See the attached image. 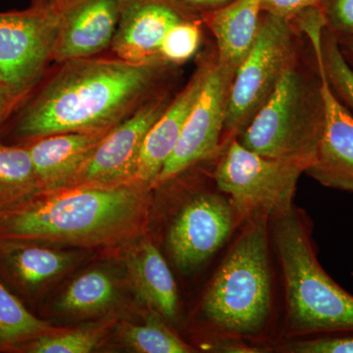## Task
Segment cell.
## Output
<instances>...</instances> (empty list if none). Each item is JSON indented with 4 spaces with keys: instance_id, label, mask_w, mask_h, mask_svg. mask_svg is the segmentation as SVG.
Here are the masks:
<instances>
[{
    "instance_id": "1",
    "label": "cell",
    "mask_w": 353,
    "mask_h": 353,
    "mask_svg": "<svg viewBox=\"0 0 353 353\" xmlns=\"http://www.w3.org/2000/svg\"><path fill=\"white\" fill-rule=\"evenodd\" d=\"M62 64L18 106L9 132L18 143L64 132L110 131L152 94L168 65L94 57Z\"/></svg>"
},
{
    "instance_id": "2",
    "label": "cell",
    "mask_w": 353,
    "mask_h": 353,
    "mask_svg": "<svg viewBox=\"0 0 353 353\" xmlns=\"http://www.w3.org/2000/svg\"><path fill=\"white\" fill-rule=\"evenodd\" d=\"M150 189L134 182L43 190L0 209V239L83 248L136 240L148 223Z\"/></svg>"
},
{
    "instance_id": "3",
    "label": "cell",
    "mask_w": 353,
    "mask_h": 353,
    "mask_svg": "<svg viewBox=\"0 0 353 353\" xmlns=\"http://www.w3.org/2000/svg\"><path fill=\"white\" fill-rule=\"evenodd\" d=\"M272 222L284 275L288 328L296 334H353V296L322 268L303 218L292 208Z\"/></svg>"
},
{
    "instance_id": "4",
    "label": "cell",
    "mask_w": 353,
    "mask_h": 353,
    "mask_svg": "<svg viewBox=\"0 0 353 353\" xmlns=\"http://www.w3.org/2000/svg\"><path fill=\"white\" fill-rule=\"evenodd\" d=\"M324 125L317 64L311 72L299 65L296 58L270 99L236 139L257 154L301 165L306 171L319 148Z\"/></svg>"
},
{
    "instance_id": "5",
    "label": "cell",
    "mask_w": 353,
    "mask_h": 353,
    "mask_svg": "<svg viewBox=\"0 0 353 353\" xmlns=\"http://www.w3.org/2000/svg\"><path fill=\"white\" fill-rule=\"evenodd\" d=\"M267 220L253 216L209 285L201 310L218 328L241 336L260 331L271 310Z\"/></svg>"
},
{
    "instance_id": "6",
    "label": "cell",
    "mask_w": 353,
    "mask_h": 353,
    "mask_svg": "<svg viewBox=\"0 0 353 353\" xmlns=\"http://www.w3.org/2000/svg\"><path fill=\"white\" fill-rule=\"evenodd\" d=\"M68 0H32L23 10L0 12V80L25 99L52 60Z\"/></svg>"
},
{
    "instance_id": "7",
    "label": "cell",
    "mask_w": 353,
    "mask_h": 353,
    "mask_svg": "<svg viewBox=\"0 0 353 353\" xmlns=\"http://www.w3.org/2000/svg\"><path fill=\"white\" fill-rule=\"evenodd\" d=\"M301 165L262 157L232 139L215 171L217 187L241 218H275L292 208Z\"/></svg>"
},
{
    "instance_id": "8",
    "label": "cell",
    "mask_w": 353,
    "mask_h": 353,
    "mask_svg": "<svg viewBox=\"0 0 353 353\" xmlns=\"http://www.w3.org/2000/svg\"><path fill=\"white\" fill-rule=\"evenodd\" d=\"M296 58L289 21L265 13L252 50L232 81L223 132L234 139L248 127Z\"/></svg>"
},
{
    "instance_id": "9",
    "label": "cell",
    "mask_w": 353,
    "mask_h": 353,
    "mask_svg": "<svg viewBox=\"0 0 353 353\" xmlns=\"http://www.w3.org/2000/svg\"><path fill=\"white\" fill-rule=\"evenodd\" d=\"M234 74L209 61L199 97L185 120L178 143L162 167L154 185L172 179L213 154L224 132L228 97Z\"/></svg>"
},
{
    "instance_id": "10",
    "label": "cell",
    "mask_w": 353,
    "mask_h": 353,
    "mask_svg": "<svg viewBox=\"0 0 353 353\" xmlns=\"http://www.w3.org/2000/svg\"><path fill=\"white\" fill-rule=\"evenodd\" d=\"M169 103L167 95H150L129 117L108 132L64 188L134 183L146 134Z\"/></svg>"
},
{
    "instance_id": "11",
    "label": "cell",
    "mask_w": 353,
    "mask_h": 353,
    "mask_svg": "<svg viewBox=\"0 0 353 353\" xmlns=\"http://www.w3.org/2000/svg\"><path fill=\"white\" fill-rule=\"evenodd\" d=\"M236 215L230 199L220 194L204 192L190 199L167 236L176 268L188 274L208 261L229 239Z\"/></svg>"
},
{
    "instance_id": "12",
    "label": "cell",
    "mask_w": 353,
    "mask_h": 353,
    "mask_svg": "<svg viewBox=\"0 0 353 353\" xmlns=\"http://www.w3.org/2000/svg\"><path fill=\"white\" fill-rule=\"evenodd\" d=\"M314 58L321 78L325 125L305 173L324 187L353 194V116L330 87L319 58Z\"/></svg>"
},
{
    "instance_id": "13",
    "label": "cell",
    "mask_w": 353,
    "mask_h": 353,
    "mask_svg": "<svg viewBox=\"0 0 353 353\" xmlns=\"http://www.w3.org/2000/svg\"><path fill=\"white\" fill-rule=\"evenodd\" d=\"M124 0H68L52 60L92 57L111 46Z\"/></svg>"
},
{
    "instance_id": "14",
    "label": "cell",
    "mask_w": 353,
    "mask_h": 353,
    "mask_svg": "<svg viewBox=\"0 0 353 353\" xmlns=\"http://www.w3.org/2000/svg\"><path fill=\"white\" fill-rule=\"evenodd\" d=\"M183 18L168 0H124L110 48L116 57L132 63L160 59L164 37Z\"/></svg>"
},
{
    "instance_id": "15",
    "label": "cell",
    "mask_w": 353,
    "mask_h": 353,
    "mask_svg": "<svg viewBox=\"0 0 353 353\" xmlns=\"http://www.w3.org/2000/svg\"><path fill=\"white\" fill-rule=\"evenodd\" d=\"M74 252L39 241L0 239V282L32 299L75 264Z\"/></svg>"
},
{
    "instance_id": "16",
    "label": "cell",
    "mask_w": 353,
    "mask_h": 353,
    "mask_svg": "<svg viewBox=\"0 0 353 353\" xmlns=\"http://www.w3.org/2000/svg\"><path fill=\"white\" fill-rule=\"evenodd\" d=\"M209 61L194 72L190 82L150 128L141 146L132 182L154 187L157 176L178 143L185 120L201 92Z\"/></svg>"
},
{
    "instance_id": "17",
    "label": "cell",
    "mask_w": 353,
    "mask_h": 353,
    "mask_svg": "<svg viewBox=\"0 0 353 353\" xmlns=\"http://www.w3.org/2000/svg\"><path fill=\"white\" fill-rule=\"evenodd\" d=\"M108 132H64L24 143L43 190L66 187Z\"/></svg>"
},
{
    "instance_id": "18",
    "label": "cell",
    "mask_w": 353,
    "mask_h": 353,
    "mask_svg": "<svg viewBox=\"0 0 353 353\" xmlns=\"http://www.w3.org/2000/svg\"><path fill=\"white\" fill-rule=\"evenodd\" d=\"M128 275L139 301L169 321L178 314V290L170 268L150 240H141L125 256Z\"/></svg>"
},
{
    "instance_id": "19",
    "label": "cell",
    "mask_w": 353,
    "mask_h": 353,
    "mask_svg": "<svg viewBox=\"0 0 353 353\" xmlns=\"http://www.w3.org/2000/svg\"><path fill=\"white\" fill-rule=\"evenodd\" d=\"M261 1L233 0L206 17L217 46L216 60L231 73L236 74L259 34Z\"/></svg>"
},
{
    "instance_id": "20",
    "label": "cell",
    "mask_w": 353,
    "mask_h": 353,
    "mask_svg": "<svg viewBox=\"0 0 353 353\" xmlns=\"http://www.w3.org/2000/svg\"><path fill=\"white\" fill-rule=\"evenodd\" d=\"M301 27L307 34L313 53L321 62L330 87L343 103L353 109V69L336 34L327 28L321 9H309L301 13Z\"/></svg>"
},
{
    "instance_id": "21",
    "label": "cell",
    "mask_w": 353,
    "mask_h": 353,
    "mask_svg": "<svg viewBox=\"0 0 353 353\" xmlns=\"http://www.w3.org/2000/svg\"><path fill=\"white\" fill-rule=\"evenodd\" d=\"M119 296L116 279L109 272L92 269L74 279L58 299L60 312L76 317L101 314Z\"/></svg>"
},
{
    "instance_id": "22",
    "label": "cell",
    "mask_w": 353,
    "mask_h": 353,
    "mask_svg": "<svg viewBox=\"0 0 353 353\" xmlns=\"http://www.w3.org/2000/svg\"><path fill=\"white\" fill-rule=\"evenodd\" d=\"M41 192L43 188L27 145L0 143V209Z\"/></svg>"
},
{
    "instance_id": "23",
    "label": "cell",
    "mask_w": 353,
    "mask_h": 353,
    "mask_svg": "<svg viewBox=\"0 0 353 353\" xmlns=\"http://www.w3.org/2000/svg\"><path fill=\"white\" fill-rule=\"evenodd\" d=\"M57 329L32 314L20 297L0 282V352H9L21 343Z\"/></svg>"
},
{
    "instance_id": "24",
    "label": "cell",
    "mask_w": 353,
    "mask_h": 353,
    "mask_svg": "<svg viewBox=\"0 0 353 353\" xmlns=\"http://www.w3.org/2000/svg\"><path fill=\"white\" fill-rule=\"evenodd\" d=\"M162 316L154 310L143 324L123 323L118 328V339L125 347L139 353H190L192 348L165 326ZM163 318V317H162Z\"/></svg>"
},
{
    "instance_id": "25",
    "label": "cell",
    "mask_w": 353,
    "mask_h": 353,
    "mask_svg": "<svg viewBox=\"0 0 353 353\" xmlns=\"http://www.w3.org/2000/svg\"><path fill=\"white\" fill-rule=\"evenodd\" d=\"M108 324L77 329H57L52 333L32 339L9 352L24 353H88L99 347L108 333Z\"/></svg>"
},
{
    "instance_id": "26",
    "label": "cell",
    "mask_w": 353,
    "mask_h": 353,
    "mask_svg": "<svg viewBox=\"0 0 353 353\" xmlns=\"http://www.w3.org/2000/svg\"><path fill=\"white\" fill-rule=\"evenodd\" d=\"M201 43V26L183 18L169 30L159 48V58L168 64L180 65L194 57Z\"/></svg>"
},
{
    "instance_id": "27",
    "label": "cell",
    "mask_w": 353,
    "mask_h": 353,
    "mask_svg": "<svg viewBox=\"0 0 353 353\" xmlns=\"http://www.w3.org/2000/svg\"><path fill=\"white\" fill-rule=\"evenodd\" d=\"M294 353H353V334L321 336L287 345Z\"/></svg>"
},
{
    "instance_id": "28",
    "label": "cell",
    "mask_w": 353,
    "mask_h": 353,
    "mask_svg": "<svg viewBox=\"0 0 353 353\" xmlns=\"http://www.w3.org/2000/svg\"><path fill=\"white\" fill-rule=\"evenodd\" d=\"M323 7L330 31L336 37L353 38V0H326Z\"/></svg>"
},
{
    "instance_id": "29",
    "label": "cell",
    "mask_w": 353,
    "mask_h": 353,
    "mask_svg": "<svg viewBox=\"0 0 353 353\" xmlns=\"http://www.w3.org/2000/svg\"><path fill=\"white\" fill-rule=\"evenodd\" d=\"M326 0H262L261 10L269 15L290 21L311 8H321Z\"/></svg>"
},
{
    "instance_id": "30",
    "label": "cell",
    "mask_w": 353,
    "mask_h": 353,
    "mask_svg": "<svg viewBox=\"0 0 353 353\" xmlns=\"http://www.w3.org/2000/svg\"><path fill=\"white\" fill-rule=\"evenodd\" d=\"M22 99L14 97L8 90L0 88V126L6 122L11 112L15 110L16 106H19Z\"/></svg>"
},
{
    "instance_id": "31",
    "label": "cell",
    "mask_w": 353,
    "mask_h": 353,
    "mask_svg": "<svg viewBox=\"0 0 353 353\" xmlns=\"http://www.w3.org/2000/svg\"><path fill=\"white\" fill-rule=\"evenodd\" d=\"M180 1L194 7H222L233 0H180Z\"/></svg>"
},
{
    "instance_id": "32",
    "label": "cell",
    "mask_w": 353,
    "mask_h": 353,
    "mask_svg": "<svg viewBox=\"0 0 353 353\" xmlns=\"http://www.w3.org/2000/svg\"><path fill=\"white\" fill-rule=\"evenodd\" d=\"M341 50L353 58V38L350 37H336Z\"/></svg>"
},
{
    "instance_id": "33",
    "label": "cell",
    "mask_w": 353,
    "mask_h": 353,
    "mask_svg": "<svg viewBox=\"0 0 353 353\" xmlns=\"http://www.w3.org/2000/svg\"><path fill=\"white\" fill-rule=\"evenodd\" d=\"M0 88H6V85H4V83H2V81L0 80ZM7 90V88H6Z\"/></svg>"
}]
</instances>
